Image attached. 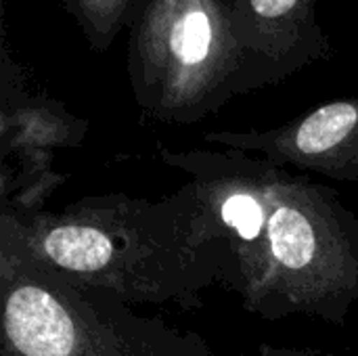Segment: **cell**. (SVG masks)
Segmentation results:
<instances>
[{
  "mask_svg": "<svg viewBox=\"0 0 358 356\" xmlns=\"http://www.w3.org/2000/svg\"><path fill=\"white\" fill-rule=\"evenodd\" d=\"M229 8L239 44L273 84L334 55L319 0H229Z\"/></svg>",
  "mask_w": 358,
  "mask_h": 356,
  "instance_id": "obj_7",
  "label": "cell"
},
{
  "mask_svg": "<svg viewBox=\"0 0 358 356\" xmlns=\"http://www.w3.org/2000/svg\"><path fill=\"white\" fill-rule=\"evenodd\" d=\"M126 31L132 99L155 122L195 124L273 84L239 44L229 0H136Z\"/></svg>",
  "mask_w": 358,
  "mask_h": 356,
  "instance_id": "obj_3",
  "label": "cell"
},
{
  "mask_svg": "<svg viewBox=\"0 0 358 356\" xmlns=\"http://www.w3.org/2000/svg\"><path fill=\"white\" fill-rule=\"evenodd\" d=\"M0 239L130 306L199 308L222 285L220 241L191 180L162 199L107 193L61 210L0 204Z\"/></svg>",
  "mask_w": 358,
  "mask_h": 356,
  "instance_id": "obj_2",
  "label": "cell"
},
{
  "mask_svg": "<svg viewBox=\"0 0 358 356\" xmlns=\"http://www.w3.org/2000/svg\"><path fill=\"white\" fill-rule=\"evenodd\" d=\"M185 172L222 250V287L266 321L344 325L358 304V216L336 189L239 149L157 147Z\"/></svg>",
  "mask_w": 358,
  "mask_h": 356,
  "instance_id": "obj_1",
  "label": "cell"
},
{
  "mask_svg": "<svg viewBox=\"0 0 358 356\" xmlns=\"http://www.w3.org/2000/svg\"><path fill=\"white\" fill-rule=\"evenodd\" d=\"M134 4L136 0H63V8L94 52H105L128 29Z\"/></svg>",
  "mask_w": 358,
  "mask_h": 356,
  "instance_id": "obj_8",
  "label": "cell"
},
{
  "mask_svg": "<svg viewBox=\"0 0 358 356\" xmlns=\"http://www.w3.org/2000/svg\"><path fill=\"white\" fill-rule=\"evenodd\" d=\"M0 356H218L195 332L141 317L0 239Z\"/></svg>",
  "mask_w": 358,
  "mask_h": 356,
  "instance_id": "obj_4",
  "label": "cell"
},
{
  "mask_svg": "<svg viewBox=\"0 0 358 356\" xmlns=\"http://www.w3.org/2000/svg\"><path fill=\"white\" fill-rule=\"evenodd\" d=\"M0 27V204L40 210L65 183L52 168L57 151L80 147L88 122L59 99L29 88L8 46L4 4Z\"/></svg>",
  "mask_w": 358,
  "mask_h": 356,
  "instance_id": "obj_5",
  "label": "cell"
},
{
  "mask_svg": "<svg viewBox=\"0 0 358 356\" xmlns=\"http://www.w3.org/2000/svg\"><path fill=\"white\" fill-rule=\"evenodd\" d=\"M252 356H317V353L310 348H285V346L260 344Z\"/></svg>",
  "mask_w": 358,
  "mask_h": 356,
  "instance_id": "obj_9",
  "label": "cell"
},
{
  "mask_svg": "<svg viewBox=\"0 0 358 356\" xmlns=\"http://www.w3.org/2000/svg\"><path fill=\"white\" fill-rule=\"evenodd\" d=\"M203 141L285 168L358 183V97L327 101L268 130H210Z\"/></svg>",
  "mask_w": 358,
  "mask_h": 356,
  "instance_id": "obj_6",
  "label": "cell"
}]
</instances>
